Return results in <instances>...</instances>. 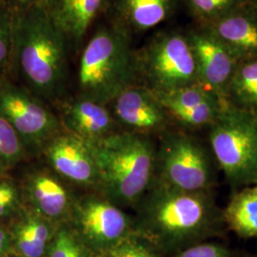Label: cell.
<instances>
[{"label":"cell","mask_w":257,"mask_h":257,"mask_svg":"<svg viewBox=\"0 0 257 257\" xmlns=\"http://www.w3.org/2000/svg\"><path fill=\"white\" fill-rule=\"evenodd\" d=\"M134 211V230L166 257L228 231L214 192H185L154 181Z\"/></svg>","instance_id":"6da1fadb"},{"label":"cell","mask_w":257,"mask_h":257,"mask_svg":"<svg viewBox=\"0 0 257 257\" xmlns=\"http://www.w3.org/2000/svg\"><path fill=\"white\" fill-rule=\"evenodd\" d=\"M14 17L8 75L55 108L70 95V43L39 4Z\"/></svg>","instance_id":"7a4b0ae2"},{"label":"cell","mask_w":257,"mask_h":257,"mask_svg":"<svg viewBox=\"0 0 257 257\" xmlns=\"http://www.w3.org/2000/svg\"><path fill=\"white\" fill-rule=\"evenodd\" d=\"M134 39L104 20L77 53L75 95L109 105L128 87L138 85Z\"/></svg>","instance_id":"3957f363"},{"label":"cell","mask_w":257,"mask_h":257,"mask_svg":"<svg viewBox=\"0 0 257 257\" xmlns=\"http://www.w3.org/2000/svg\"><path fill=\"white\" fill-rule=\"evenodd\" d=\"M91 148L98 193L123 210H134L155 179L156 138L120 131Z\"/></svg>","instance_id":"277c9868"},{"label":"cell","mask_w":257,"mask_h":257,"mask_svg":"<svg viewBox=\"0 0 257 257\" xmlns=\"http://www.w3.org/2000/svg\"><path fill=\"white\" fill-rule=\"evenodd\" d=\"M219 169L206 139L177 127L156 139L154 181L185 192H214Z\"/></svg>","instance_id":"5b68a950"},{"label":"cell","mask_w":257,"mask_h":257,"mask_svg":"<svg viewBox=\"0 0 257 257\" xmlns=\"http://www.w3.org/2000/svg\"><path fill=\"white\" fill-rule=\"evenodd\" d=\"M206 140L231 193L257 183V116L225 103Z\"/></svg>","instance_id":"8992f818"},{"label":"cell","mask_w":257,"mask_h":257,"mask_svg":"<svg viewBox=\"0 0 257 257\" xmlns=\"http://www.w3.org/2000/svg\"><path fill=\"white\" fill-rule=\"evenodd\" d=\"M136 65L139 84L156 93L201 84L186 31L156 33L136 49Z\"/></svg>","instance_id":"52a82bcc"},{"label":"cell","mask_w":257,"mask_h":257,"mask_svg":"<svg viewBox=\"0 0 257 257\" xmlns=\"http://www.w3.org/2000/svg\"><path fill=\"white\" fill-rule=\"evenodd\" d=\"M0 116L19 135L31 158L63 131L55 108L8 74L0 76Z\"/></svg>","instance_id":"ba28073f"},{"label":"cell","mask_w":257,"mask_h":257,"mask_svg":"<svg viewBox=\"0 0 257 257\" xmlns=\"http://www.w3.org/2000/svg\"><path fill=\"white\" fill-rule=\"evenodd\" d=\"M68 223L92 252L109 248L134 231V216L98 192L76 195Z\"/></svg>","instance_id":"9c48e42d"},{"label":"cell","mask_w":257,"mask_h":257,"mask_svg":"<svg viewBox=\"0 0 257 257\" xmlns=\"http://www.w3.org/2000/svg\"><path fill=\"white\" fill-rule=\"evenodd\" d=\"M13 175L19 182L23 203L55 224L68 222L77 193L40 158L28 160Z\"/></svg>","instance_id":"30bf717a"},{"label":"cell","mask_w":257,"mask_h":257,"mask_svg":"<svg viewBox=\"0 0 257 257\" xmlns=\"http://www.w3.org/2000/svg\"><path fill=\"white\" fill-rule=\"evenodd\" d=\"M38 157L74 189L98 192L99 179L92 148L64 128L47 142Z\"/></svg>","instance_id":"8fae6325"},{"label":"cell","mask_w":257,"mask_h":257,"mask_svg":"<svg viewBox=\"0 0 257 257\" xmlns=\"http://www.w3.org/2000/svg\"><path fill=\"white\" fill-rule=\"evenodd\" d=\"M108 106L121 131L157 139L174 127L168 111L155 92L140 84L120 92Z\"/></svg>","instance_id":"7c38bea8"},{"label":"cell","mask_w":257,"mask_h":257,"mask_svg":"<svg viewBox=\"0 0 257 257\" xmlns=\"http://www.w3.org/2000/svg\"><path fill=\"white\" fill-rule=\"evenodd\" d=\"M196 61L200 82L224 98L237 61L217 37L206 26L186 30Z\"/></svg>","instance_id":"4fadbf2b"},{"label":"cell","mask_w":257,"mask_h":257,"mask_svg":"<svg viewBox=\"0 0 257 257\" xmlns=\"http://www.w3.org/2000/svg\"><path fill=\"white\" fill-rule=\"evenodd\" d=\"M55 109L65 131L90 146L121 131L108 105L74 94L57 104Z\"/></svg>","instance_id":"5bb4252c"},{"label":"cell","mask_w":257,"mask_h":257,"mask_svg":"<svg viewBox=\"0 0 257 257\" xmlns=\"http://www.w3.org/2000/svg\"><path fill=\"white\" fill-rule=\"evenodd\" d=\"M182 0H108L103 17L134 39L172 19Z\"/></svg>","instance_id":"9a60e30c"},{"label":"cell","mask_w":257,"mask_h":257,"mask_svg":"<svg viewBox=\"0 0 257 257\" xmlns=\"http://www.w3.org/2000/svg\"><path fill=\"white\" fill-rule=\"evenodd\" d=\"M108 0H40L39 5L64 34L77 55L95 22L104 15Z\"/></svg>","instance_id":"2e32d148"},{"label":"cell","mask_w":257,"mask_h":257,"mask_svg":"<svg viewBox=\"0 0 257 257\" xmlns=\"http://www.w3.org/2000/svg\"><path fill=\"white\" fill-rule=\"evenodd\" d=\"M206 27L237 62L257 58V11L247 1Z\"/></svg>","instance_id":"e0dca14e"},{"label":"cell","mask_w":257,"mask_h":257,"mask_svg":"<svg viewBox=\"0 0 257 257\" xmlns=\"http://www.w3.org/2000/svg\"><path fill=\"white\" fill-rule=\"evenodd\" d=\"M58 225L23 205L5 223L11 240L12 256H46Z\"/></svg>","instance_id":"ac0fdd59"},{"label":"cell","mask_w":257,"mask_h":257,"mask_svg":"<svg viewBox=\"0 0 257 257\" xmlns=\"http://www.w3.org/2000/svg\"><path fill=\"white\" fill-rule=\"evenodd\" d=\"M222 215L227 230L240 238H257V183L232 192Z\"/></svg>","instance_id":"d6986e66"},{"label":"cell","mask_w":257,"mask_h":257,"mask_svg":"<svg viewBox=\"0 0 257 257\" xmlns=\"http://www.w3.org/2000/svg\"><path fill=\"white\" fill-rule=\"evenodd\" d=\"M223 100L232 108L257 116V58L237 63Z\"/></svg>","instance_id":"ffe728a7"},{"label":"cell","mask_w":257,"mask_h":257,"mask_svg":"<svg viewBox=\"0 0 257 257\" xmlns=\"http://www.w3.org/2000/svg\"><path fill=\"white\" fill-rule=\"evenodd\" d=\"M30 159L19 135L0 116V176L13 175Z\"/></svg>","instance_id":"44dd1931"},{"label":"cell","mask_w":257,"mask_h":257,"mask_svg":"<svg viewBox=\"0 0 257 257\" xmlns=\"http://www.w3.org/2000/svg\"><path fill=\"white\" fill-rule=\"evenodd\" d=\"M155 94L168 113L175 110L191 109L215 97H220L202 84L192 85L170 92H155Z\"/></svg>","instance_id":"7402d4cb"},{"label":"cell","mask_w":257,"mask_h":257,"mask_svg":"<svg viewBox=\"0 0 257 257\" xmlns=\"http://www.w3.org/2000/svg\"><path fill=\"white\" fill-rule=\"evenodd\" d=\"M45 257H92V252L68 222L57 226Z\"/></svg>","instance_id":"603a6c76"},{"label":"cell","mask_w":257,"mask_h":257,"mask_svg":"<svg viewBox=\"0 0 257 257\" xmlns=\"http://www.w3.org/2000/svg\"><path fill=\"white\" fill-rule=\"evenodd\" d=\"M92 257H166L135 230L109 248L92 252Z\"/></svg>","instance_id":"cb8c5ba5"},{"label":"cell","mask_w":257,"mask_h":257,"mask_svg":"<svg viewBox=\"0 0 257 257\" xmlns=\"http://www.w3.org/2000/svg\"><path fill=\"white\" fill-rule=\"evenodd\" d=\"M247 0H182L197 25L207 26Z\"/></svg>","instance_id":"d4e9b609"},{"label":"cell","mask_w":257,"mask_h":257,"mask_svg":"<svg viewBox=\"0 0 257 257\" xmlns=\"http://www.w3.org/2000/svg\"><path fill=\"white\" fill-rule=\"evenodd\" d=\"M24 205L19 182L13 175L0 176V223L10 220Z\"/></svg>","instance_id":"484cf974"},{"label":"cell","mask_w":257,"mask_h":257,"mask_svg":"<svg viewBox=\"0 0 257 257\" xmlns=\"http://www.w3.org/2000/svg\"><path fill=\"white\" fill-rule=\"evenodd\" d=\"M15 17L5 6H0V76L9 74Z\"/></svg>","instance_id":"4316f807"},{"label":"cell","mask_w":257,"mask_h":257,"mask_svg":"<svg viewBox=\"0 0 257 257\" xmlns=\"http://www.w3.org/2000/svg\"><path fill=\"white\" fill-rule=\"evenodd\" d=\"M230 246L219 240H208L183 248L169 257H238Z\"/></svg>","instance_id":"83f0119b"},{"label":"cell","mask_w":257,"mask_h":257,"mask_svg":"<svg viewBox=\"0 0 257 257\" xmlns=\"http://www.w3.org/2000/svg\"><path fill=\"white\" fill-rule=\"evenodd\" d=\"M39 2L40 0H5L4 6L13 16H17L39 4Z\"/></svg>","instance_id":"f1b7e54d"},{"label":"cell","mask_w":257,"mask_h":257,"mask_svg":"<svg viewBox=\"0 0 257 257\" xmlns=\"http://www.w3.org/2000/svg\"><path fill=\"white\" fill-rule=\"evenodd\" d=\"M12 256L9 232L6 226L0 223V257Z\"/></svg>","instance_id":"f546056e"},{"label":"cell","mask_w":257,"mask_h":257,"mask_svg":"<svg viewBox=\"0 0 257 257\" xmlns=\"http://www.w3.org/2000/svg\"><path fill=\"white\" fill-rule=\"evenodd\" d=\"M247 2L253 9H255L257 11V0H247Z\"/></svg>","instance_id":"4dcf8cb0"},{"label":"cell","mask_w":257,"mask_h":257,"mask_svg":"<svg viewBox=\"0 0 257 257\" xmlns=\"http://www.w3.org/2000/svg\"><path fill=\"white\" fill-rule=\"evenodd\" d=\"M238 257H257V252L255 253H247V254H239Z\"/></svg>","instance_id":"1f68e13d"},{"label":"cell","mask_w":257,"mask_h":257,"mask_svg":"<svg viewBox=\"0 0 257 257\" xmlns=\"http://www.w3.org/2000/svg\"><path fill=\"white\" fill-rule=\"evenodd\" d=\"M4 2L5 0H0V6H4Z\"/></svg>","instance_id":"d6a6232c"},{"label":"cell","mask_w":257,"mask_h":257,"mask_svg":"<svg viewBox=\"0 0 257 257\" xmlns=\"http://www.w3.org/2000/svg\"><path fill=\"white\" fill-rule=\"evenodd\" d=\"M10 257H16V256H10Z\"/></svg>","instance_id":"836d02e7"}]
</instances>
